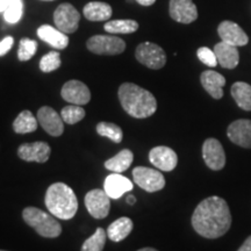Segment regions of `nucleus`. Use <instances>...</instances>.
<instances>
[{
  "instance_id": "nucleus-1",
  "label": "nucleus",
  "mask_w": 251,
  "mask_h": 251,
  "mask_svg": "<svg viewBox=\"0 0 251 251\" xmlns=\"http://www.w3.org/2000/svg\"><path fill=\"white\" fill-rule=\"evenodd\" d=\"M192 226L194 230L202 237H221L231 226V214L228 203L220 197L206 198L194 209Z\"/></svg>"
},
{
  "instance_id": "nucleus-2",
  "label": "nucleus",
  "mask_w": 251,
  "mask_h": 251,
  "mask_svg": "<svg viewBox=\"0 0 251 251\" xmlns=\"http://www.w3.org/2000/svg\"><path fill=\"white\" fill-rule=\"evenodd\" d=\"M119 100L127 114L136 119L151 117L157 111V100L148 90L133 83H124L119 89Z\"/></svg>"
},
{
  "instance_id": "nucleus-3",
  "label": "nucleus",
  "mask_w": 251,
  "mask_h": 251,
  "mask_svg": "<svg viewBox=\"0 0 251 251\" xmlns=\"http://www.w3.org/2000/svg\"><path fill=\"white\" fill-rule=\"evenodd\" d=\"M46 207L50 214L61 220H70L78 211V200L74 190L64 183L50 185L46 192Z\"/></svg>"
},
{
  "instance_id": "nucleus-4",
  "label": "nucleus",
  "mask_w": 251,
  "mask_h": 251,
  "mask_svg": "<svg viewBox=\"0 0 251 251\" xmlns=\"http://www.w3.org/2000/svg\"><path fill=\"white\" fill-rule=\"evenodd\" d=\"M23 218L25 222L35 229L40 236L56 238L62 234V226L52 214L41 211L36 207H27L24 209Z\"/></svg>"
},
{
  "instance_id": "nucleus-5",
  "label": "nucleus",
  "mask_w": 251,
  "mask_h": 251,
  "mask_svg": "<svg viewBox=\"0 0 251 251\" xmlns=\"http://www.w3.org/2000/svg\"><path fill=\"white\" fill-rule=\"evenodd\" d=\"M86 47L97 55H119L125 51L126 43L114 35H94L87 40Z\"/></svg>"
},
{
  "instance_id": "nucleus-6",
  "label": "nucleus",
  "mask_w": 251,
  "mask_h": 251,
  "mask_svg": "<svg viewBox=\"0 0 251 251\" xmlns=\"http://www.w3.org/2000/svg\"><path fill=\"white\" fill-rule=\"evenodd\" d=\"M136 59L147 68L159 70L165 65L166 55L161 47L151 42H143L137 46L135 51Z\"/></svg>"
},
{
  "instance_id": "nucleus-7",
  "label": "nucleus",
  "mask_w": 251,
  "mask_h": 251,
  "mask_svg": "<svg viewBox=\"0 0 251 251\" xmlns=\"http://www.w3.org/2000/svg\"><path fill=\"white\" fill-rule=\"evenodd\" d=\"M134 181L147 192H157L165 186V178L162 172L155 169L137 166L133 170Z\"/></svg>"
},
{
  "instance_id": "nucleus-8",
  "label": "nucleus",
  "mask_w": 251,
  "mask_h": 251,
  "mask_svg": "<svg viewBox=\"0 0 251 251\" xmlns=\"http://www.w3.org/2000/svg\"><path fill=\"white\" fill-rule=\"evenodd\" d=\"M80 14L71 4H62L56 8L54 13V23L63 33L72 34L78 29Z\"/></svg>"
},
{
  "instance_id": "nucleus-9",
  "label": "nucleus",
  "mask_w": 251,
  "mask_h": 251,
  "mask_svg": "<svg viewBox=\"0 0 251 251\" xmlns=\"http://www.w3.org/2000/svg\"><path fill=\"white\" fill-rule=\"evenodd\" d=\"M85 207L90 215L94 219H105L111 209V198L105 192V190L96 188L86 193Z\"/></svg>"
},
{
  "instance_id": "nucleus-10",
  "label": "nucleus",
  "mask_w": 251,
  "mask_h": 251,
  "mask_svg": "<svg viewBox=\"0 0 251 251\" xmlns=\"http://www.w3.org/2000/svg\"><path fill=\"white\" fill-rule=\"evenodd\" d=\"M202 157L211 170H222L226 165V153L222 144L216 139H207L202 146Z\"/></svg>"
},
{
  "instance_id": "nucleus-11",
  "label": "nucleus",
  "mask_w": 251,
  "mask_h": 251,
  "mask_svg": "<svg viewBox=\"0 0 251 251\" xmlns=\"http://www.w3.org/2000/svg\"><path fill=\"white\" fill-rule=\"evenodd\" d=\"M37 121L39 125L51 136L58 137L64 131V124L61 114L49 106H43L37 111Z\"/></svg>"
},
{
  "instance_id": "nucleus-12",
  "label": "nucleus",
  "mask_w": 251,
  "mask_h": 251,
  "mask_svg": "<svg viewBox=\"0 0 251 251\" xmlns=\"http://www.w3.org/2000/svg\"><path fill=\"white\" fill-rule=\"evenodd\" d=\"M62 98L72 105H86L91 100V92L85 84L80 80H69L61 91Z\"/></svg>"
},
{
  "instance_id": "nucleus-13",
  "label": "nucleus",
  "mask_w": 251,
  "mask_h": 251,
  "mask_svg": "<svg viewBox=\"0 0 251 251\" xmlns=\"http://www.w3.org/2000/svg\"><path fill=\"white\" fill-rule=\"evenodd\" d=\"M51 148L47 142L24 143L18 148V156L25 162L46 163L49 159Z\"/></svg>"
},
{
  "instance_id": "nucleus-14",
  "label": "nucleus",
  "mask_w": 251,
  "mask_h": 251,
  "mask_svg": "<svg viewBox=\"0 0 251 251\" xmlns=\"http://www.w3.org/2000/svg\"><path fill=\"white\" fill-rule=\"evenodd\" d=\"M170 17L180 24H191L198 19V9L193 0H170Z\"/></svg>"
},
{
  "instance_id": "nucleus-15",
  "label": "nucleus",
  "mask_w": 251,
  "mask_h": 251,
  "mask_svg": "<svg viewBox=\"0 0 251 251\" xmlns=\"http://www.w3.org/2000/svg\"><path fill=\"white\" fill-rule=\"evenodd\" d=\"M149 161L158 170L169 172L177 166L178 156L176 151L169 147L159 146L150 150Z\"/></svg>"
},
{
  "instance_id": "nucleus-16",
  "label": "nucleus",
  "mask_w": 251,
  "mask_h": 251,
  "mask_svg": "<svg viewBox=\"0 0 251 251\" xmlns=\"http://www.w3.org/2000/svg\"><path fill=\"white\" fill-rule=\"evenodd\" d=\"M219 36L222 42L235 47L246 46L249 42V37L242 28L233 21H222L218 28Z\"/></svg>"
},
{
  "instance_id": "nucleus-17",
  "label": "nucleus",
  "mask_w": 251,
  "mask_h": 251,
  "mask_svg": "<svg viewBox=\"0 0 251 251\" xmlns=\"http://www.w3.org/2000/svg\"><path fill=\"white\" fill-rule=\"evenodd\" d=\"M227 135L228 139L237 146L251 148V120L241 119L231 122L228 127Z\"/></svg>"
},
{
  "instance_id": "nucleus-18",
  "label": "nucleus",
  "mask_w": 251,
  "mask_h": 251,
  "mask_svg": "<svg viewBox=\"0 0 251 251\" xmlns=\"http://www.w3.org/2000/svg\"><path fill=\"white\" fill-rule=\"evenodd\" d=\"M133 183L127 177L117 174V172L107 176L105 183H103V190H105V192L108 194L111 199H119L125 193L133 190Z\"/></svg>"
},
{
  "instance_id": "nucleus-19",
  "label": "nucleus",
  "mask_w": 251,
  "mask_h": 251,
  "mask_svg": "<svg viewBox=\"0 0 251 251\" xmlns=\"http://www.w3.org/2000/svg\"><path fill=\"white\" fill-rule=\"evenodd\" d=\"M200 81L207 92L214 99H221L224 97V86L226 85V78L219 72L213 70L203 71L200 76Z\"/></svg>"
},
{
  "instance_id": "nucleus-20",
  "label": "nucleus",
  "mask_w": 251,
  "mask_h": 251,
  "mask_svg": "<svg viewBox=\"0 0 251 251\" xmlns=\"http://www.w3.org/2000/svg\"><path fill=\"white\" fill-rule=\"evenodd\" d=\"M214 52L218 63L225 69H235L240 62V54H238L237 47L228 45L226 42L216 43L214 47Z\"/></svg>"
},
{
  "instance_id": "nucleus-21",
  "label": "nucleus",
  "mask_w": 251,
  "mask_h": 251,
  "mask_svg": "<svg viewBox=\"0 0 251 251\" xmlns=\"http://www.w3.org/2000/svg\"><path fill=\"white\" fill-rule=\"evenodd\" d=\"M37 36L41 40L45 41L51 47L56 49L63 50L65 49L69 45V37L67 34L63 33L59 29L49 26V25H43L37 29Z\"/></svg>"
},
{
  "instance_id": "nucleus-22",
  "label": "nucleus",
  "mask_w": 251,
  "mask_h": 251,
  "mask_svg": "<svg viewBox=\"0 0 251 251\" xmlns=\"http://www.w3.org/2000/svg\"><path fill=\"white\" fill-rule=\"evenodd\" d=\"M134 224L131 221V219L124 216L115 220L114 222H112L107 228V237L113 242H121L125 238L128 237V235L133 230Z\"/></svg>"
},
{
  "instance_id": "nucleus-23",
  "label": "nucleus",
  "mask_w": 251,
  "mask_h": 251,
  "mask_svg": "<svg viewBox=\"0 0 251 251\" xmlns=\"http://www.w3.org/2000/svg\"><path fill=\"white\" fill-rule=\"evenodd\" d=\"M83 13L90 21H105L112 17V7L106 2L92 1L85 5Z\"/></svg>"
},
{
  "instance_id": "nucleus-24",
  "label": "nucleus",
  "mask_w": 251,
  "mask_h": 251,
  "mask_svg": "<svg viewBox=\"0 0 251 251\" xmlns=\"http://www.w3.org/2000/svg\"><path fill=\"white\" fill-rule=\"evenodd\" d=\"M133 161L134 153L131 152L129 149H124L119 153H117L114 157L107 159V161L105 162V168L109 171L121 174V172L126 171L129 168Z\"/></svg>"
},
{
  "instance_id": "nucleus-25",
  "label": "nucleus",
  "mask_w": 251,
  "mask_h": 251,
  "mask_svg": "<svg viewBox=\"0 0 251 251\" xmlns=\"http://www.w3.org/2000/svg\"><path fill=\"white\" fill-rule=\"evenodd\" d=\"M231 96L238 107L244 111H251V86L244 81H236L230 90Z\"/></svg>"
},
{
  "instance_id": "nucleus-26",
  "label": "nucleus",
  "mask_w": 251,
  "mask_h": 251,
  "mask_svg": "<svg viewBox=\"0 0 251 251\" xmlns=\"http://www.w3.org/2000/svg\"><path fill=\"white\" fill-rule=\"evenodd\" d=\"M39 127L37 118L33 115L30 111H23L18 115L13 122V129L18 134H28L35 131Z\"/></svg>"
},
{
  "instance_id": "nucleus-27",
  "label": "nucleus",
  "mask_w": 251,
  "mask_h": 251,
  "mask_svg": "<svg viewBox=\"0 0 251 251\" xmlns=\"http://www.w3.org/2000/svg\"><path fill=\"white\" fill-rule=\"evenodd\" d=\"M109 34H131L139 29V24L135 20H113L103 26Z\"/></svg>"
},
{
  "instance_id": "nucleus-28",
  "label": "nucleus",
  "mask_w": 251,
  "mask_h": 251,
  "mask_svg": "<svg viewBox=\"0 0 251 251\" xmlns=\"http://www.w3.org/2000/svg\"><path fill=\"white\" fill-rule=\"evenodd\" d=\"M107 240V231L103 228H97L92 236H90L81 246V251H102Z\"/></svg>"
},
{
  "instance_id": "nucleus-29",
  "label": "nucleus",
  "mask_w": 251,
  "mask_h": 251,
  "mask_svg": "<svg viewBox=\"0 0 251 251\" xmlns=\"http://www.w3.org/2000/svg\"><path fill=\"white\" fill-rule=\"evenodd\" d=\"M97 133L100 136L107 137L114 143H120L124 139V131L118 125L112 122H99L97 125Z\"/></svg>"
},
{
  "instance_id": "nucleus-30",
  "label": "nucleus",
  "mask_w": 251,
  "mask_h": 251,
  "mask_svg": "<svg viewBox=\"0 0 251 251\" xmlns=\"http://www.w3.org/2000/svg\"><path fill=\"white\" fill-rule=\"evenodd\" d=\"M85 109L79 105H72V103L69 106H65L61 112V117L63 119V121L69 125H76L77 122L83 120V119L85 118Z\"/></svg>"
},
{
  "instance_id": "nucleus-31",
  "label": "nucleus",
  "mask_w": 251,
  "mask_h": 251,
  "mask_svg": "<svg viewBox=\"0 0 251 251\" xmlns=\"http://www.w3.org/2000/svg\"><path fill=\"white\" fill-rule=\"evenodd\" d=\"M24 14V1L23 0H11L8 7L4 12V19L8 24H17L20 21Z\"/></svg>"
},
{
  "instance_id": "nucleus-32",
  "label": "nucleus",
  "mask_w": 251,
  "mask_h": 251,
  "mask_svg": "<svg viewBox=\"0 0 251 251\" xmlns=\"http://www.w3.org/2000/svg\"><path fill=\"white\" fill-rule=\"evenodd\" d=\"M36 50H37L36 41L25 37V39L20 41V45H19V50H18L19 61L21 62L29 61V59L36 54Z\"/></svg>"
},
{
  "instance_id": "nucleus-33",
  "label": "nucleus",
  "mask_w": 251,
  "mask_h": 251,
  "mask_svg": "<svg viewBox=\"0 0 251 251\" xmlns=\"http://www.w3.org/2000/svg\"><path fill=\"white\" fill-rule=\"evenodd\" d=\"M61 55L57 51H50L40 61V69L42 72H52L61 67Z\"/></svg>"
},
{
  "instance_id": "nucleus-34",
  "label": "nucleus",
  "mask_w": 251,
  "mask_h": 251,
  "mask_svg": "<svg viewBox=\"0 0 251 251\" xmlns=\"http://www.w3.org/2000/svg\"><path fill=\"white\" fill-rule=\"evenodd\" d=\"M197 56H198V58H199L200 61L203 63V64L207 65V67L214 68L219 64L214 50L207 48V47H201V48L198 49Z\"/></svg>"
},
{
  "instance_id": "nucleus-35",
  "label": "nucleus",
  "mask_w": 251,
  "mask_h": 251,
  "mask_svg": "<svg viewBox=\"0 0 251 251\" xmlns=\"http://www.w3.org/2000/svg\"><path fill=\"white\" fill-rule=\"evenodd\" d=\"M13 43L14 40L12 36H6L4 40L0 41V56H4L7 54L12 47H13Z\"/></svg>"
},
{
  "instance_id": "nucleus-36",
  "label": "nucleus",
  "mask_w": 251,
  "mask_h": 251,
  "mask_svg": "<svg viewBox=\"0 0 251 251\" xmlns=\"http://www.w3.org/2000/svg\"><path fill=\"white\" fill-rule=\"evenodd\" d=\"M237 251H251V236H249L246 241H244L242 247H241Z\"/></svg>"
},
{
  "instance_id": "nucleus-37",
  "label": "nucleus",
  "mask_w": 251,
  "mask_h": 251,
  "mask_svg": "<svg viewBox=\"0 0 251 251\" xmlns=\"http://www.w3.org/2000/svg\"><path fill=\"white\" fill-rule=\"evenodd\" d=\"M11 0H0V12H5L6 8L8 7Z\"/></svg>"
},
{
  "instance_id": "nucleus-38",
  "label": "nucleus",
  "mask_w": 251,
  "mask_h": 251,
  "mask_svg": "<svg viewBox=\"0 0 251 251\" xmlns=\"http://www.w3.org/2000/svg\"><path fill=\"white\" fill-rule=\"evenodd\" d=\"M136 1L142 6H151L152 4H155L156 0H136Z\"/></svg>"
},
{
  "instance_id": "nucleus-39",
  "label": "nucleus",
  "mask_w": 251,
  "mask_h": 251,
  "mask_svg": "<svg viewBox=\"0 0 251 251\" xmlns=\"http://www.w3.org/2000/svg\"><path fill=\"white\" fill-rule=\"evenodd\" d=\"M135 202H136V198H135L134 196H128L127 197V203L128 205H130V206H133V205H135Z\"/></svg>"
},
{
  "instance_id": "nucleus-40",
  "label": "nucleus",
  "mask_w": 251,
  "mask_h": 251,
  "mask_svg": "<svg viewBox=\"0 0 251 251\" xmlns=\"http://www.w3.org/2000/svg\"><path fill=\"white\" fill-rule=\"evenodd\" d=\"M137 251H158V250L153 249V248H142V249H140Z\"/></svg>"
},
{
  "instance_id": "nucleus-41",
  "label": "nucleus",
  "mask_w": 251,
  "mask_h": 251,
  "mask_svg": "<svg viewBox=\"0 0 251 251\" xmlns=\"http://www.w3.org/2000/svg\"><path fill=\"white\" fill-rule=\"evenodd\" d=\"M42 1H52V0H42Z\"/></svg>"
},
{
  "instance_id": "nucleus-42",
  "label": "nucleus",
  "mask_w": 251,
  "mask_h": 251,
  "mask_svg": "<svg viewBox=\"0 0 251 251\" xmlns=\"http://www.w3.org/2000/svg\"><path fill=\"white\" fill-rule=\"evenodd\" d=\"M0 251H6V250H0Z\"/></svg>"
}]
</instances>
